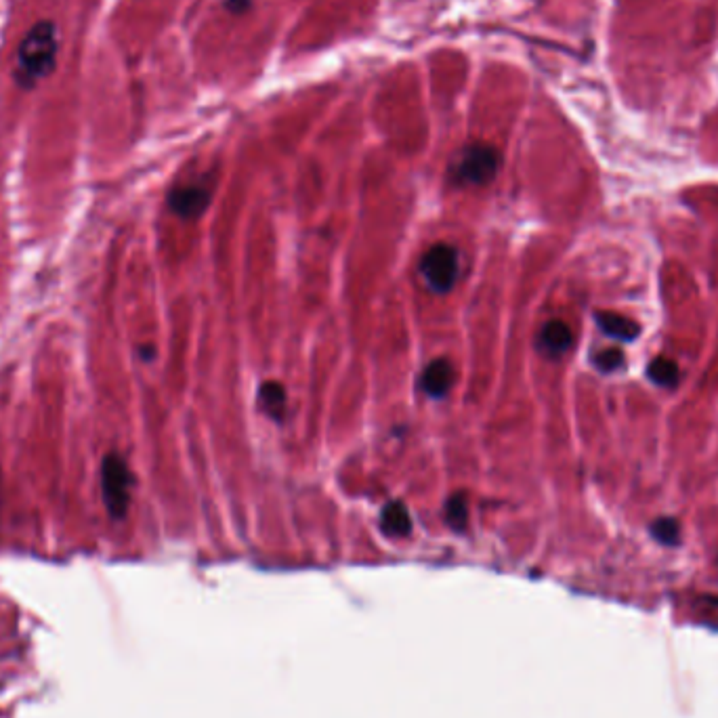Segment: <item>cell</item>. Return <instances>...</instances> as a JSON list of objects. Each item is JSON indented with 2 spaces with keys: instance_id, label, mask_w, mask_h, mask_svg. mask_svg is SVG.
Listing matches in <instances>:
<instances>
[{
  "instance_id": "obj_1",
  "label": "cell",
  "mask_w": 718,
  "mask_h": 718,
  "mask_svg": "<svg viewBox=\"0 0 718 718\" xmlns=\"http://www.w3.org/2000/svg\"><path fill=\"white\" fill-rule=\"evenodd\" d=\"M57 57V34L51 21H40L21 40L17 53V78L36 84L53 72Z\"/></svg>"
},
{
  "instance_id": "obj_2",
  "label": "cell",
  "mask_w": 718,
  "mask_h": 718,
  "mask_svg": "<svg viewBox=\"0 0 718 718\" xmlns=\"http://www.w3.org/2000/svg\"><path fill=\"white\" fill-rule=\"evenodd\" d=\"M133 473L120 454H108L101 460V496L112 519H124L131 506Z\"/></svg>"
},
{
  "instance_id": "obj_3",
  "label": "cell",
  "mask_w": 718,
  "mask_h": 718,
  "mask_svg": "<svg viewBox=\"0 0 718 718\" xmlns=\"http://www.w3.org/2000/svg\"><path fill=\"white\" fill-rule=\"evenodd\" d=\"M500 154L488 143L462 147L452 162V177L462 185H488L500 171Z\"/></svg>"
},
{
  "instance_id": "obj_4",
  "label": "cell",
  "mask_w": 718,
  "mask_h": 718,
  "mask_svg": "<svg viewBox=\"0 0 718 718\" xmlns=\"http://www.w3.org/2000/svg\"><path fill=\"white\" fill-rule=\"evenodd\" d=\"M420 276L431 290L446 294L458 280V252L450 244L431 246L420 261Z\"/></svg>"
},
{
  "instance_id": "obj_5",
  "label": "cell",
  "mask_w": 718,
  "mask_h": 718,
  "mask_svg": "<svg viewBox=\"0 0 718 718\" xmlns=\"http://www.w3.org/2000/svg\"><path fill=\"white\" fill-rule=\"evenodd\" d=\"M210 198H213L210 187L202 183H189L173 189L171 196H168V208L181 219H198L206 213Z\"/></svg>"
},
{
  "instance_id": "obj_6",
  "label": "cell",
  "mask_w": 718,
  "mask_h": 718,
  "mask_svg": "<svg viewBox=\"0 0 718 718\" xmlns=\"http://www.w3.org/2000/svg\"><path fill=\"white\" fill-rule=\"evenodd\" d=\"M454 380H456L454 366L448 362V359L437 357V359H433V362L425 370H422L420 387L429 397L441 399V397L448 395V391L454 385Z\"/></svg>"
},
{
  "instance_id": "obj_7",
  "label": "cell",
  "mask_w": 718,
  "mask_h": 718,
  "mask_svg": "<svg viewBox=\"0 0 718 718\" xmlns=\"http://www.w3.org/2000/svg\"><path fill=\"white\" fill-rule=\"evenodd\" d=\"M574 343V334L561 320H553L542 326L538 334V347L548 357H561Z\"/></svg>"
},
{
  "instance_id": "obj_8",
  "label": "cell",
  "mask_w": 718,
  "mask_h": 718,
  "mask_svg": "<svg viewBox=\"0 0 718 718\" xmlns=\"http://www.w3.org/2000/svg\"><path fill=\"white\" fill-rule=\"evenodd\" d=\"M597 324L607 336H611V339H616V341H622V343L635 341L641 332L637 322H632V320L624 318V315L611 313V311L597 313Z\"/></svg>"
},
{
  "instance_id": "obj_9",
  "label": "cell",
  "mask_w": 718,
  "mask_h": 718,
  "mask_svg": "<svg viewBox=\"0 0 718 718\" xmlns=\"http://www.w3.org/2000/svg\"><path fill=\"white\" fill-rule=\"evenodd\" d=\"M380 527L393 538L408 536L412 532V519L406 506L401 502H389L383 509V515H380Z\"/></svg>"
},
{
  "instance_id": "obj_10",
  "label": "cell",
  "mask_w": 718,
  "mask_h": 718,
  "mask_svg": "<svg viewBox=\"0 0 718 718\" xmlns=\"http://www.w3.org/2000/svg\"><path fill=\"white\" fill-rule=\"evenodd\" d=\"M259 404L269 418L280 422L286 414V404H288L286 389L280 383H276V380H267V383H263L259 389Z\"/></svg>"
},
{
  "instance_id": "obj_11",
  "label": "cell",
  "mask_w": 718,
  "mask_h": 718,
  "mask_svg": "<svg viewBox=\"0 0 718 718\" xmlns=\"http://www.w3.org/2000/svg\"><path fill=\"white\" fill-rule=\"evenodd\" d=\"M647 376L651 383H656L658 387H664V389H674L679 385V366L674 359H668V357H658L653 359V362L647 366Z\"/></svg>"
},
{
  "instance_id": "obj_12",
  "label": "cell",
  "mask_w": 718,
  "mask_h": 718,
  "mask_svg": "<svg viewBox=\"0 0 718 718\" xmlns=\"http://www.w3.org/2000/svg\"><path fill=\"white\" fill-rule=\"evenodd\" d=\"M651 536L666 546H674L681 540V525L674 517H660L651 525Z\"/></svg>"
},
{
  "instance_id": "obj_13",
  "label": "cell",
  "mask_w": 718,
  "mask_h": 718,
  "mask_svg": "<svg viewBox=\"0 0 718 718\" xmlns=\"http://www.w3.org/2000/svg\"><path fill=\"white\" fill-rule=\"evenodd\" d=\"M469 519V502L464 494H454L446 502V521L454 527V530H464Z\"/></svg>"
},
{
  "instance_id": "obj_14",
  "label": "cell",
  "mask_w": 718,
  "mask_h": 718,
  "mask_svg": "<svg viewBox=\"0 0 718 718\" xmlns=\"http://www.w3.org/2000/svg\"><path fill=\"white\" fill-rule=\"evenodd\" d=\"M595 364L601 372H614L624 364V353L620 349H605L597 355Z\"/></svg>"
}]
</instances>
